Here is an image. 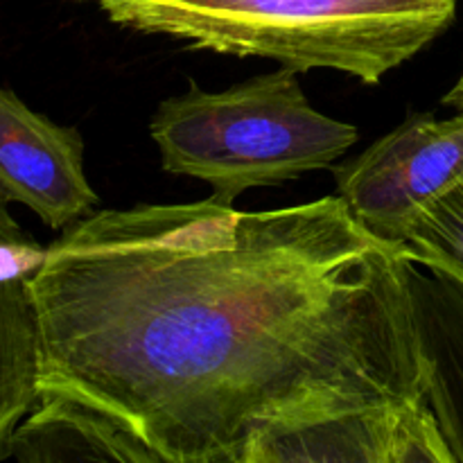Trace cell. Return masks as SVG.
I'll use <instances>...</instances> for the list:
<instances>
[{
	"label": "cell",
	"instance_id": "1",
	"mask_svg": "<svg viewBox=\"0 0 463 463\" xmlns=\"http://www.w3.org/2000/svg\"><path fill=\"white\" fill-rule=\"evenodd\" d=\"M410 262L339 194L90 213L30 279L39 396L95 414L147 463H251L306 420L423 405Z\"/></svg>",
	"mask_w": 463,
	"mask_h": 463
},
{
	"label": "cell",
	"instance_id": "2",
	"mask_svg": "<svg viewBox=\"0 0 463 463\" xmlns=\"http://www.w3.org/2000/svg\"><path fill=\"white\" fill-rule=\"evenodd\" d=\"M99 7L118 25L194 48L380 84L450 25L457 0H107Z\"/></svg>",
	"mask_w": 463,
	"mask_h": 463
},
{
	"label": "cell",
	"instance_id": "3",
	"mask_svg": "<svg viewBox=\"0 0 463 463\" xmlns=\"http://www.w3.org/2000/svg\"><path fill=\"white\" fill-rule=\"evenodd\" d=\"M149 134L163 170L206 181L220 203L324 170L360 138L353 125L317 111L289 68L220 93L190 86L158 104Z\"/></svg>",
	"mask_w": 463,
	"mask_h": 463
},
{
	"label": "cell",
	"instance_id": "4",
	"mask_svg": "<svg viewBox=\"0 0 463 463\" xmlns=\"http://www.w3.org/2000/svg\"><path fill=\"white\" fill-rule=\"evenodd\" d=\"M463 179V111L416 113L337 167V194L378 238L405 242L425 208Z\"/></svg>",
	"mask_w": 463,
	"mask_h": 463
},
{
	"label": "cell",
	"instance_id": "5",
	"mask_svg": "<svg viewBox=\"0 0 463 463\" xmlns=\"http://www.w3.org/2000/svg\"><path fill=\"white\" fill-rule=\"evenodd\" d=\"M0 203H23L50 229L90 215L98 194L84 170V138L0 86Z\"/></svg>",
	"mask_w": 463,
	"mask_h": 463
},
{
	"label": "cell",
	"instance_id": "6",
	"mask_svg": "<svg viewBox=\"0 0 463 463\" xmlns=\"http://www.w3.org/2000/svg\"><path fill=\"white\" fill-rule=\"evenodd\" d=\"M455 463L428 402L337 411L267 439L251 463Z\"/></svg>",
	"mask_w": 463,
	"mask_h": 463
},
{
	"label": "cell",
	"instance_id": "7",
	"mask_svg": "<svg viewBox=\"0 0 463 463\" xmlns=\"http://www.w3.org/2000/svg\"><path fill=\"white\" fill-rule=\"evenodd\" d=\"M45 258L0 203V461H7L14 430L39 398V328L30 279Z\"/></svg>",
	"mask_w": 463,
	"mask_h": 463
},
{
	"label": "cell",
	"instance_id": "8",
	"mask_svg": "<svg viewBox=\"0 0 463 463\" xmlns=\"http://www.w3.org/2000/svg\"><path fill=\"white\" fill-rule=\"evenodd\" d=\"M425 398L452 461L463 463V283L410 262Z\"/></svg>",
	"mask_w": 463,
	"mask_h": 463
},
{
	"label": "cell",
	"instance_id": "9",
	"mask_svg": "<svg viewBox=\"0 0 463 463\" xmlns=\"http://www.w3.org/2000/svg\"><path fill=\"white\" fill-rule=\"evenodd\" d=\"M7 459L16 461H125L147 463L116 428L63 398L39 396L14 430Z\"/></svg>",
	"mask_w": 463,
	"mask_h": 463
},
{
	"label": "cell",
	"instance_id": "10",
	"mask_svg": "<svg viewBox=\"0 0 463 463\" xmlns=\"http://www.w3.org/2000/svg\"><path fill=\"white\" fill-rule=\"evenodd\" d=\"M402 244L410 260L463 283V179L425 208Z\"/></svg>",
	"mask_w": 463,
	"mask_h": 463
},
{
	"label": "cell",
	"instance_id": "11",
	"mask_svg": "<svg viewBox=\"0 0 463 463\" xmlns=\"http://www.w3.org/2000/svg\"><path fill=\"white\" fill-rule=\"evenodd\" d=\"M443 102H446L448 107H455V109H459V111H463V75L459 77V81L452 86V90L446 95V99H443Z\"/></svg>",
	"mask_w": 463,
	"mask_h": 463
},
{
	"label": "cell",
	"instance_id": "12",
	"mask_svg": "<svg viewBox=\"0 0 463 463\" xmlns=\"http://www.w3.org/2000/svg\"><path fill=\"white\" fill-rule=\"evenodd\" d=\"M93 3H98V5H102V3H107V0H93Z\"/></svg>",
	"mask_w": 463,
	"mask_h": 463
}]
</instances>
